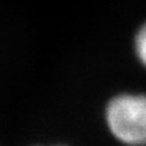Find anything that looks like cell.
<instances>
[{
    "mask_svg": "<svg viewBox=\"0 0 146 146\" xmlns=\"http://www.w3.org/2000/svg\"><path fill=\"white\" fill-rule=\"evenodd\" d=\"M106 123L111 133L129 146L146 145V95L123 94L106 106Z\"/></svg>",
    "mask_w": 146,
    "mask_h": 146,
    "instance_id": "obj_1",
    "label": "cell"
},
{
    "mask_svg": "<svg viewBox=\"0 0 146 146\" xmlns=\"http://www.w3.org/2000/svg\"><path fill=\"white\" fill-rule=\"evenodd\" d=\"M135 49L141 63L146 67V22L140 27L135 37Z\"/></svg>",
    "mask_w": 146,
    "mask_h": 146,
    "instance_id": "obj_2",
    "label": "cell"
}]
</instances>
